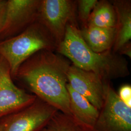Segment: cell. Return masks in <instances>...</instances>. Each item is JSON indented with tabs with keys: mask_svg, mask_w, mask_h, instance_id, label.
Masks as SVG:
<instances>
[{
	"mask_svg": "<svg viewBox=\"0 0 131 131\" xmlns=\"http://www.w3.org/2000/svg\"><path fill=\"white\" fill-rule=\"evenodd\" d=\"M70 61L54 51L42 50L21 65L14 79L38 98L61 112L70 114L67 84Z\"/></svg>",
	"mask_w": 131,
	"mask_h": 131,
	"instance_id": "cell-1",
	"label": "cell"
},
{
	"mask_svg": "<svg viewBox=\"0 0 131 131\" xmlns=\"http://www.w3.org/2000/svg\"><path fill=\"white\" fill-rule=\"evenodd\" d=\"M56 50L72 65L93 72L105 81L130 74L128 62L120 54L111 50L98 53L90 49L82 38L76 22L68 24L64 37Z\"/></svg>",
	"mask_w": 131,
	"mask_h": 131,
	"instance_id": "cell-2",
	"label": "cell"
},
{
	"mask_svg": "<svg viewBox=\"0 0 131 131\" xmlns=\"http://www.w3.org/2000/svg\"><path fill=\"white\" fill-rule=\"evenodd\" d=\"M57 46L47 29L37 21L19 35L0 41V56L8 63L14 79L19 67L29 57L42 50L54 51Z\"/></svg>",
	"mask_w": 131,
	"mask_h": 131,
	"instance_id": "cell-3",
	"label": "cell"
},
{
	"mask_svg": "<svg viewBox=\"0 0 131 131\" xmlns=\"http://www.w3.org/2000/svg\"><path fill=\"white\" fill-rule=\"evenodd\" d=\"M76 3L71 0H40L37 21L47 29L57 46L64 37L68 24L76 22Z\"/></svg>",
	"mask_w": 131,
	"mask_h": 131,
	"instance_id": "cell-4",
	"label": "cell"
},
{
	"mask_svg": "<svg viewBox=\"0 0 131 131\" xmlns=\"http://www.w3.org/2000/svg\"><path fill=\"white\" fill-rule=\"evenodd\" d=\"M93 131H131V108L122 102L109 81L104 83L103 104Z\"/></svg>",
	"mask_w": 131,
	"mask_h": 131,
	"instance_id": "cell-5",
	"label": "cell"
},
{
	"mask_svg": "<svg viewBox=\"0 0 131 131\" xmlns=\"http://www.w3.org/2000/svg\"><path fill=\"white\" fill-rule=\"evenodd\" d=\"M57 111L37 97L29 106L5 117L3 131H41Z\"/></svg>",
	"mask_w": 131,
	"mask_h": 131,
	"instance_id": "cell-6",
	"label": "cell"
},
{
	"mask_svg": "<svg viewBox=\"0 0 131 131\" xmlns=\"http://www.w3.org/2000/svg\"><path fill=\"white\" fill-rule=\"evenodd\" d=\"M13 79L8 63L0 56V119L27 107L37 98L19 88Z\"/></svg>",
	"mask_w": 131,
	"mask_h": 131,
	"instance_id": "cell-7",
	"label": "cell"
},
{
	"mask_svg": "<svg viewBox=\"0 0 131 131\" xmlns=\"http://www.w3.org/2000/svg\"><path fill=\"white\" fill-rule=\"evenodd\" d=\"M40 0H7L0 41L13 38L37 21Z\"/></svg>",
	"mask_w": 131,
	"mask_h": 131,
	"instance_id": "cell-8",
	"label": "cell"
},
{
	"mask_svg": "<svg viewBox=\"0 0 131 131\" xmlns=\"http://www.w3.org/2000/svg\"><path fill=\"white\" fill-rule=\"evenodd\" d=\"M68 81L72 89L88 100L99 110L101 109L104 101L105 81L93 72L72 64L69 70Z\"/></svg>",
	"mask_w": 131,
	"mask_h": 131,
	"instance_id": "cell-9",
	"label": "cell"
},
{
	"mask_svg": "<svg viewBox=\"0 0 131 131\" xmlns=\"http://www.w3.org/2000/svg\"><path fill=\"white\" fill-rule=\"evenodd\" d=\"M70 98V114L82 124L93 131L99 115V110L89 101L73 90L68 84Z\"/></svg>",
	"mask_w": 131,
	"mask_h": 131,
	"instance_id": "cell-10",
	"label": "cell"
},
{
	"mask_svg": "<svg viewBox=\"0 0 131 131\" xmlns=\"http://www.w3.org/2000/svg\"><path fill=\"white\" fill-rule=\"evenodd\" d=\"M117 13L116 37L113 51L117 53L131 38V5L130 1H115L112 3Z\"/></svg>",
	"mask_w": 131,
	"mask_h": 131,
	"instance_id": "cell-11",
	"label": "cell"
},
{
	"mask_svg": "<svg viewBox=\"0 0 131 131\" xmlns=\"http://www.w3.org/2000/svg\"><path fill=\"white\" fill-rule=\"evenodd\" d=\"M81 37L94 52H103L111 50L116 37V28L84 26L80 29Z\"/></svg>",
	"mask_w": 131,
	"mask_h": 131,
	"instance_id": "cell-12",
	"label": "cell"
},
{
	"mask_svg": "<svg viewBox=\"0 0 131 131\" xmlns=\"http://www.w3.org/2000/svg\"><path fill=\"white\" fill-rule=\"evenodd\" d=\"M117 21V13L112 3L102 0L97 3L86 25L116 28Z\"/></svg>",
	"mask_w": 131,
	"mask_h": 131,
	"instance_id": "cell-13",
	"label": "cell"
},
{
	"mask_svg": "<svg viewBox=\"0 0 131 131\" xmlns=\"http://www.w3.org/2000/svg\"><path fill=\"white\" fill-rule=\"evenodd\" d=\"M41 131H93L76 121L70 114L57 111Z\"/></svg>",
	"mask_w": 131,
	"mask_h": 131,
	"instance_id": "cell-14",
	"label": "cell"
},
{
	"mask_svg": "<svg viewBox=\"0 0 131 131\" xmlns=\"http://www.w3.org/2000/svg\"><path fill=\"white\" fill-rule=\"evenodd\" d=\"M98 1L97 0H79L77 2L79 19L81 22L86 25L89 17L94 7Z\"/></svg>",
	"mask_w": 131,
	"mask_h": 131,
	"instance_id": "cell-15",
	"label": "cell"
},
{
	"mask_svg": "<svg viewBox=\"0 0 131 131\" xmlns=\"http://www.w3.org/2000/svg\"><path fill=\"white\" fill-rule=\"evenodd\" d=\"M119 98L129 107L131 108V86L130 84L122 85L117 93Z\"/></svg>",
	"mask_w": 131,
	"mask_h": 131,
	"instance_id": "cell-16",
	"label": "cell"
},
{
	"mask_svg": "<svg viewBox=\"0 0 131 131\" xmlns=\"http://www.w3.org/2000/svg\"><path fill=\"white\" fill-rule=\"evenodd\" d=\"M7 0H0V34L5 24Z\"/></svg>",
	"mask_w": 131,
	"mask_h": 131,
	"instance_id": "cell-17",
	"label": "cell"
},
{
	"mask_svg": "<svg viewBox=\"0 0 131 131\" xmlns=\"http://www.w3.org/2000/svg\"><path fill=\"white\" fill-rule=\"evenodd\" d=\"M117 53L122 55H125L131 58V48L130 42L127 43L124 46H123L122 48L117 52Z\"/></svg>",
	"mask_w": 131,
	"mask_h": 131,
	"instance_id": "cell-18",
	"label": "cell"
},
{
	"mask_svg": "<svg viewBox=\"0 0 131 131\" xmlns=\"http://www.w3.org/2000/svg\"><path fill=\"white\" fill-rule=\"evenodd\" d=\"M5 125V118H3L0 121V131H3Z\"/></svg>",
	"mask_w": 131,
	"mask_h": 131,
	"instance_id": "cell-19",
	"label": "cell"
}]
</instances>
